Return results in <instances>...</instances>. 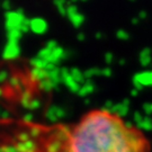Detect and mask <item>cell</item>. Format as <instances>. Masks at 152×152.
Segmentation results:
<instances>
[{
	"mask_svg": "<svg viewBox=\"0 0 152 152\" xmlns=\"http://www.w3.org/2000/svg\"><path fill=\"white\" fill-rule=\"evenodd\" d=\"M69 152H151V142L120 114L99 108L69 124Z\"/></svg>",
	"mask_w": 152,
	"mask_h": 152,
	"instance_id": "6da1fadb",
	"label": "cell"
},
{
	"mask_svg": "<svg viewBox=\"0 0 152 152\" xmlns=\"http://www.w3.org/2000/svg\"><path fill=\"white\" fill-rule=\"evenodd\" d=\"M0 152H69V124L2 118Z\"/></svg>",
	"mask_w": 152,
	"mask_h": 152,
	"instance_id": "7a4b0ae2",
	"label": "cell"
}]
</instances>
